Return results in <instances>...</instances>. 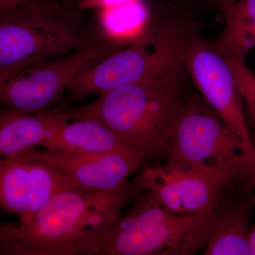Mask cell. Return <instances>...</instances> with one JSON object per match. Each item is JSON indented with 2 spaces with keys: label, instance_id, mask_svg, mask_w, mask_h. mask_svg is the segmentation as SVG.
I'll return each mask as SVG.
<instances>
[{
  "label": "cell",
  "instance_id": "obj_5",
  "mask_svg": "<svg viewBox=\"0 0 255 255\" xmlns=\"http://www.w3.org/2000/svg\"><path fill=\"white\" fill-rule=\"evenodd\" d=\"M194 31L193 26L183 23L147 30L72 82L65 103L145 80L184 75L181 52Z\"/></svg>",
  "mask_w": 255,
  "mask_h": 255
},
{
  "label": "cell",
  "instance_id": "obj_7",
  "mask_svg": "<svg viewBox=\"0 0 255 255\" xmlns=\"http://www.w3.org/2000/svg\"><path fill=\"white\" fill-rule=\"evenodd\" d=\"M123 46L105 38L31 67L0 83V104L24 113L46 112L72 82Z\"/></svg>",
  "mask_w": 255,
  "mask_h": 255
},
{
  "label": "cell",
  "instance_id": "obj_9",
  "mask_svg": "<svg viewBox=\"0 0 255 255\" xmlns=\"http://www.w3.org/2000/svg\"><path fill=\"white\" fill-rule=\"evenodd\" d=\"M81 189L67 172L37 157L33 149L0 159V209L28 225L61 191Z\"/></svg>",
  "mask_w": 255,
  "mask_h": 255
},
{
  "label": "cell",
  "instance_id": "obj_18",
  "mask_svg": "<svg viewBox=\"0 0 255 255\" xmlns=\"http://www.w3.org/2000/svg\"><path fill=\"white\" fill-rule=\"evenodd\" d=\"M132 0H76L79 9H100L105 6L122 4Z\"/></svg>",
  "mask_w": 255,
  "mask_h": 255
},
{
  "label": "cell",
  "instance_id": "obj_2",
  "mask_svg": "<svg viewBox=\"0 0 255 255\" xmlns=\"http://www.w3.org/2000/svg\"><path fill=\"white\" fill-rule=\"evenodd\" d=\"M78 7L33 0L0 11V83L55 57L105 39Z\"/></svg>",
  "mask_w": 255,
  "mask_h": 255
},
{
  "label": "cell",
  "instance_id": "obj_20",
  "mask_svg": "<svg viewBox=\"0 0 255 255\" xmlns=\"http://www.w3.org/2000/svg\"><path fill=\"white\" fill-rule=\"evenodd\" d=\"M250 255H255V225L251 229L249 237Z\"/></svg>",
  "mask_w": 255,
  "mask_h": 255
},
{
  "label": "cell",
  "instance_id": "obj_11",
  "mask_svg": "<svg viewBox=\"0 0 255 255\" xmlns=\"http://www.w3.org/2000/svg\"><path fill=\"white\" fill-rule=\"evenodd\" d=\"M42 160L72 176L81 189L92 192H109L124 187L147 157L135 154L73 153L44 149L35 150Z\"/></svg>",
  "mask_w": 255,
  "mask_h": 255
},
{
  "label": "cell",
  "instance_id": "obj_16",
  "mask_svg": "<svg viewBox=\"0 0 255 255\" xmlns=\"http://www.w3.org/2000/svg\"><path fill=\"white\" fill-rule=\"evenodd\" d=\"M98 28L107 39L127 46L147 31L149 10L144 0L100 8Z\"/></svg>",
  "mask_w": 255,
  "mask_h": 255
},
{
  "label": "cell",
  "instance_id": "obj_23",
  "mask_svg": "<svg viewBox=\"0 0 255 255\" xmlns=\"http://www.w3.org/2000/svg\"><path fill=\"white\" fill-rule=\"evenodd\" d=\"M1 224H0V227H1Z\"/></svg>",
  "mask_w": 255,
  "mask_h": 255
},
{
  "label": "cell",
  "instance_id": "obj_13",
  "mask_svg": "<svg viewBox=\"0 0 255 255\" xmlns=\"http://www.w3.org/2000/svg\"><path fill=\"white\" fill-rule=\"evenodd\" d=\"M41 146L48 150L73 153L142 152L122 140L103 122L91 116H79L60 126Z\"/></svg>",
  "mask_w": 255,
  "mask_h": 255
},
{
  "label": "cell",
  "instance_id": "obj_21",
  "mask_svg": "<svg viewBox=\"0 0 255 255\" xmlns=\"http://www.w3.org/2000/svg\"><path fill=\"white\" fill-rule=\"evenodd\" d=\"M214 1L223 12L230 5L232 4L233 2L237 1V0H214Z\"/></svg>",
  "mask_w": 255,
  "mask_h": 255
},
{
  "label": "cell",
  "instance_id": "obj_14",
  "mask_svg": "<svg viewBox=\"0 0 255 255\" xmlns=\"http://www.w3.org/2000/svg\"><path fill=\"white\" fill-rule=\"evenodd\" d=\"M72 120V110L36 114L6 112L0 118V159L41 146L60 126Z\"/></svg>",
  "mask_w": 255,
  "mask_h": 255
},
{
  "label": "cell",
  "instance_id": "obj_22",
  "mask_svg": "<svg viewBox=\"0 0 255 255\" xmlns=\"http://www.w3.org/2000/svg\"><path fill=\"white\" fill-rule=\"evenodd\" d=\"M5 113H6V112H5L4 110H3V109L1 108V105L0 104V118H1Z\"/></svg>",
  "mask_w": 255,
  "mask_h": 255
},
{
  "label": "cell",
  "instance_id": "obj_1",
  "mask_svg": "<svg viewBox=\"0 0 255 255\" xmlns=\"http://www.w3.org/2000/svg\"><path fill=\"white\" fill-rule=\"evenodd\" d=\"M142 188L137 178L109 192L61 191L29 224L1 225L0 255H93L106 230Z\"/></svg>",
  "mask_w": 255,
  "mask_h": 255
},
{
  "label": "cell",
  "instance_id": "obj_8",
  "mask_svg": "<svg viewBox=\"0 0 255 255\" xmlns=\"http://www.w3.org/2000/svg\"><path fill=\"white\" fill-rule=\"evenodd\" d=\"M181 60L204 101L246 146L250 159L255 166L254 142L228 60L194 31L184 43Z\"/></svg>",
  "mask_w": 255,
  "mask_h": 255
},
{
  "label": "cell",
  "instance_id": "obj_17",
  "mask_svg": "<svg viewBox=\"0 0 255 255\" xmlns=\"http://www.w3.org/2000/svg\"><path fill=\"white\" fill-rule=\"evenodd\" d=\"M227 60L232 69L238 92L246 101L248 111L255 122V75L244 62Z\"/></svg>",
  "mask_w": 255,
  "mask_h": 255
},
{
  "label": "cell",
  "instance_id": "obj_3",
  "mask_svg": "<svg viewBox=\"0 0 255 255\" xmlns=\"http://www.w3.org/2000/svg\"><path fill=\"white\" fill-rule=\"evenodd\" d=\"M183 77L152 79L114 89L73 110L74 117L100 119L147 159L164 156L184 103Z\"/></svg>",
  "mask_w": 255,
  "mask_h": 255
},
{
  "label": "cell",
  "instance_id": "obj_4",
  "mask_svg": "<svg viewBox=\"0 0 255 255\" xmlns=\"http://www.w3.org/2000/svg\"><path fill=\"white\" fill-rule=\"evenodd\" d=\"M145 191L106 230L94 255H193L205 249L221 203L211 212L177 214Z\"/></svg>",
  "mask_w": 255,
  "mask_h": 255
},
{
  "label": "cell",
  "instance_id": "obj_15",
  "mask_svg": "<svg viewBox=\"0 0 255 255\" xmlns=\"http://www.w3.org/2000/svg\"><path fill=\"white\" fill-rule=\"evenodd\" d=\"M223 14L226 24L215 48L226 59L244 62L255 48V0H237Z\"/></svg>",
  "mask_w": 255,
  "mask_h": 255
},
{
  "label": "cell",
  "instance_id": "obj_10",
  "mask_svg": "<svg viewBox=\"0 0 255 255\" xmlns=\"http://www.w3.org/2000/svg\"><path fill=\"white\" fill-rule=\"evenodd\" d=\"M138 178L142 187L155 196L165 209L180 215L214 211L226 191L246 181L232 180L204 171L167 163L147 167Z\"/></svg>",
  "mask_w": 255,
  "mask_h": 255
},
{
  "label": "cell",
  "instance_id": "obj_12",
  "mask_svg": "<svg viewBox=\"0 0 255 255\" xmlns=\"http://www.w3.org/2000/svg\"><path fill=\"white\" fill-rule=\"evenodd\" d=\"M255 207V178L252 177L223 198L219 222L204 255H250V219Z\"/></svg>",
  "mask_w": 255,
  "mask_h": 255
},
{
  "label": "cell",
  "instance_id": "obj_19",
  "mask_svg": "<svg viewBox=\"0 0 255 255\" xmlns=\"http://www.w3.org/2000/svg\"><path fill=\"white\" fill-rule=\"evenodd\" d=\"M33 0H0V11L14 7L18 5L26 4Z\"/></svg>",
  "mask_w": 255,
  "mask_h": 255
},
{
  "label": "cell",
  "instance_id": "obj_6",
  "mask_svg": "<svg viewBox=\"0 0 255 255\" xmlns=\"http://www.w3.org/2000/svg\"><path fill=\"white\" fill-rule=\"evenodd\" d=\"M164 157L171 165L232 180L255 177L246 146L206 102H184Z\"/></svg>",
  "mask_w": 255,
  "mask_h": 255
}]
</instances>
